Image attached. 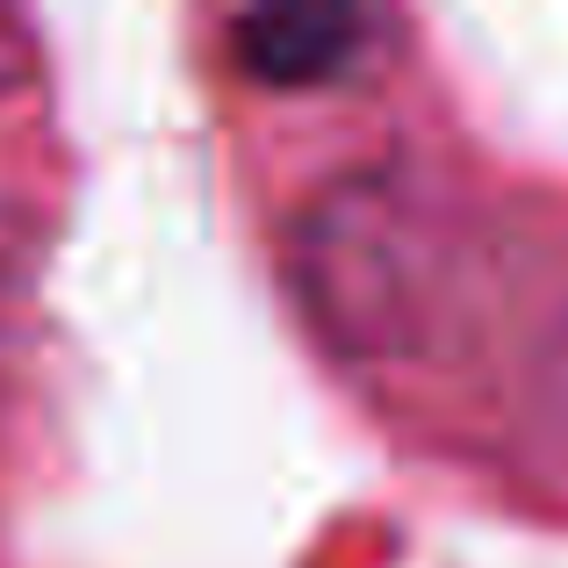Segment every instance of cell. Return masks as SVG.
Returning a JSON list of instances; mask_svg holds the SVG:
<instances>
[{"label":"cell","instance_id":"cell-1","mask_svg":"<svg viewBox=\"0 0 568 568\" xmlns=\"http://www.w3.org/2000/svg\"><path fill=\"white\" fill-rule=\"evenodd\" d=\"M288 281L332 353L361 367L439 361L475 310V231L446 187L403 166H353L288 223Z\"/></svg>","mask_w":568,"mask_h":568},{"label":"cell","instance_id":"cell-2","mask_svg":"<svg viewBox=\"0 0 568 568\" xmlns=\"http://www.w3.org/2000/svg\"><path fill=\"white\" fill-rule=\"evenodd\" d=\"M361 8H324V0H274L231 22V58L260 87H324L361 58L367 43Z\"/></svg>","mask_w":568,"mask_h":568}]
</instances>
